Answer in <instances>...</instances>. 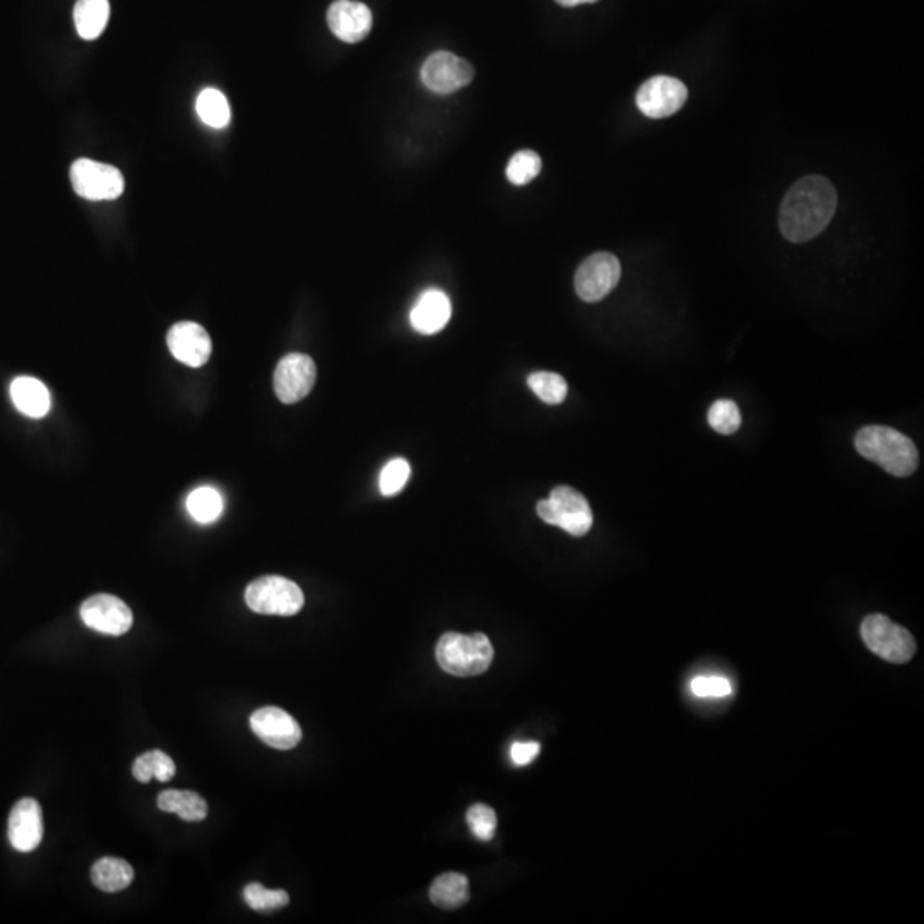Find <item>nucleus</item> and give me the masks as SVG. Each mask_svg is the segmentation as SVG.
I'll list each match as a JSON object with an SVG mask.
<instances>
[{"mask_svg":"<svg viewBox=\"0 0 924 924\" xmlns=\"http://www.w3.org/2000/svg\"><path fill=\"white\" fill-rule=\"evenodd\" d=\"M175 772H177L175 762L160 750L143 753L132 765V776L144 784L151 781L153 777L160 782H168L175 776Z\"/></svg>","mask_w":924,"mask_h":924,"instance_id":"393cba45","label":"nucleus"},{"mask_svg":"<svg viewBox=\"0 0 924 924\" xmlns=\"http://www.w3.org/2000/svg\"><path fill=\"white\" fill-rule=\"evenodd\" d=\"M541 158L531 149H524L514 154L507 165V178L510 184L526 185L538 177L541 172Z\"/></svg>","mask_w":924,"mask_h":924,"instance_id":"bb28decb","label":"nucleus"},{"mask_svg":"<svg viewBox=\"0 0 924 924\" xmlns=\"http://www.w3.org/2000/svg\"><path fill=\"white\" fill-rule=\"evenodd\" d=\"M538 516L572 536H584L593 528V510L586 497L570 486H557L548 500L538 502Z\"/></svg>","mask_w":924,"mask_h":924,"instance_id":"20e7f679","label":"nucleus"},{"mask_svg":"<svg viewBox=\"0 0 924 924\" xmlns=\"http://www.w3.org/2000/svg\"><path fill=\"white\" fill-rule=\"evenodd\" d=\"M690 688L700 699H723L731 693V683L724 676H697Z\"/></svg>","mask_w":924,"mask_h":924,"instance_id":"2f4dec72","label":"nucleus"},{"mask_svg":"<svg viewBox=\"0 0 924 924\" xmlns=\"http://www.w3.org/2000/svg\"><path fill=\"white\" fill-rule=\"evenodd\" d=\"M836 209V187L825 177L808 175L798 180L784 197L779 228L789 242H808L829 226Z\"/></svg>","mask_w":924,"mask_h":924,"instance_id":"f257e3e1","label":"nucleus"},{"mask_svg":"<svg viewBox=\"0 0 924 924\" xmlns=\"http://www.w3.org/2000/svg\"><path fill=\"white\" fill-rule=\"evenodd\" d=\"M7 836L11 846L19 853H31L40 846L43 839L42 806L33 798L19 800L11 815Z\"/></svg>","mask_w":924,"mask_h":924,"instance_id":"2eb2a0df","label":"nucleus"},{"mask_svg":"<svg viewBox=\"0 0 924 924\" xmlns=\"http://www.w3.org/2000/svg\"><path fill=\"white\" fill-rule=\"evenodd\" d=\"M250 728L266 745L276 750H291L302 740V729L295 717L278 707H262L250 716Z\"/></svg>","mask_w":924,"mask_h":924,"instance_id":"ddd939ff","label":"nucleus"},{"mask_svg":"<svg viewBox=\"0 0 924 924\" xmlns=\"http://www.w3.org/2000/svg\"><path fill=\"white\" fill-rule=\"evenodd\" d=\"M687 98V86L680 79L654 76L640 86L635 101L640 112L649 119H666L680 112Z\"/></svg>","mask_w":924,"mask_h":924,"instance_id":"1a4fd4ad","label":"nucleus"},{"mask_svg":"<svg viewBox=\"0 0 924 924\" xmlns=\"http://www.w3.org/2000/svg\"><path fill=\"white\" fill-rule=\"evenodd\" d=\"M223 509H225V502H223L221 493L211 486L197 488L187 497V510L190 516L201 524L218 521L223 514Z\"/></svg>","mask_w":924,"mask_h":924,"instance_id":"b1692460","label":"nucleus"},{"mask_svg":"<svg viewBox=\"0 0 924 924\" xmlns=\"http://www.w3.org/2000/svg\"><path fill=\"white\" fill-rule=\"evenodd\" d=\"M166 343L178 362L187 367L199 368L206 365L213 353V343L208 331L196 322H178L168 331Z\"/></svg>","mask_w":924,"mask_h":924,"instance_id":"4468645a","label":"nucleus"},{"mask_svg":"<svg viewBox=\"0 0 924 924\" xmlns=\"http://www.w3.org/2000/svg\"><path fill=\"white\" fill-rule=\"evenodd\" d=\"M245 603L259 615L293 616L305 603L302 589L285 577L264 575L245 591Z\"/></svg>","mask_w":924,"mask_h":924,"instance_id":"39448f33","label":"nucleus"},{"mask_svg":"<svg viewBox=\"0 0 924 924\" xmlns=\"http://www.w3.org/2000/svg\"><path fill=\"white\" fill-rule=\"evenodd\" d=\"M108 19V0H77L74 6V24L83 40H96L107 28Z\"/></svg>","mask_w":924,"mask_h":924,"instance_id":"aec40b11","label":"nucleus"},{"mask_svg":"<svg viewBox=\"0 0 924 924\" xmlns=\"http://www.w3.org/2000/svg\"><path fill=\"white\" fill-rule=\"evenodd\" d=\"M317 379V367L310 356L303 353H290L281 362L274 372V392L279 401L285 404H295L302 401L312 391Z\"/></svg>","mask_w":924,"mask_h":924,"instance_id":"9b49d317","label":"nucleus"},{"mask_svg":"<svg viewBox=\"0 0 924 924\" xmlns=\"http://www.w3.org/2000/svg\"><path fill=\"white\" fill-rule=\"evenodd\" d=\"M430 899L442 909H457L469 901V880L461 873H444L432 883Z\"/></svg>","mask_w":924,"mask_h":924,"instance_id":"4be33fe9","label":"nucleus"},{"mask_svg":"<svg viewBox=\"0 0 924 924\" xmlns=\"http://www.w3.org/2000/svg\"><path fill=\"white\" fill-rule=\"evenodd\" d=\"M91 880L103 892H120L134 880V868L120 858H101L91 868Z\"/></svg>","mask_w":924,"mask_h":924,"instance_id":"412c9836","label":"nucleus"},{"mask_svg":"<svg viewBox=\"0 0 924 924\" xmlns=\"http://www.w3.org/2000/svg\"><path fill=\"white\" fill-rule=\"evenodd\" d=\"M539 743L536 741H526V743H514L510 748V759L516 765H528L533 762L539 755Z\"/></svg>","mask_w":924,"mask_h":924,"instance_id":"473e14b6","label":"nucleus"},{"mask_svg":"<svg viewBox=\"0 0 924 924\" xmlns=\"http://www.w3.org/2000/svg\"><path fill=\"white\" fill-rule=\"evenodd\" d=\"M452 317V305L444 291L437 288L423 291L409 314L416 332L432 336L442 331Z\"/></svg>","mask_w":924,"mask_h":924,"instance_id":"f3484780","label":"nucleus"},{"mask_svg":"<svg viewBox=\"0 0 924 924\" xmlns=\"http://www.w3.org/2000/svg\"><path fill=\"white\" fill-rule=\"evenodd\" d=\"M421 81L437 95H451L468 86L474 77V69L468 60L451 52H435L421 67Z\"/></svg>","mask_w":924,"mask_h":924,"instance_id":"9d476101","label":"nucleus"},{"mask_svg":"<svg viewBox=\"0 0 924 924\" xmlns=\"http://www.w3.org/2000/svg\"><path fill=\"white\" fill-rule=\"evenodd\" d=\"M622 276V266L610 252L589 255L575 273L577 295L587 303L599 302L615 290Z\"/></svg>","mask_w":924,"mask_h":924,"instance_id":"6e6552de","label":"nucleus"},{"mask_svg":"<svg viewBox=\"0 0 924 924\" xmlns=\"http://www.w3.org/2000/svg\"><path fill=\"white\" fill-rule=\"evenodd\" d=\"M372 11L356 0H336L327 11V24L344 43H358L372 30Z\"/></svg>","mask_w":924,"mask_h":924,"instance_id":"dca6fc26","label":"nucleus"},{"mask_svg":"<svg viewBox=\"0 0 924 924\" xmlns=\"http://www.w3.org/2000/svg\"><path fill=\"white\" fill-rule=\"evenodd\" d=\"M528 385L543 403L551 406L562 404L569 392V385L562 375L553 372H534L528 377Z\"/></svg>","mask_w":924,"mask_h":924,"instance_id":"a878e982","label":"nucleus"},{"mask_svg":"<svg viewBox=\"0 0 924 924\" xmlns=\"http://www.w3.org/2000/svg\"><path fill=\"white\" fill-rule=\"evenodd\" d=\"M712 430L721 435H733L741 427L740 408L731 399H719L709 408L707 415Z\"/></svg>","mask_w":924,"mask_h":924,"instance_id":"cd10ccee","label":"nucleus"},{"mask_svg":"<svg viewBox=\"0 0 924 924\" xmlns=\"http://www.w3.org/2000/svg\"><path fill=\"white\" fill-rule=\"evenodd\" d=\"M196 110L199 119L213 129H225L230 124V103L220 89H202L197 96Z\"/></svg>","mask_w":924,"mask_h":924,"instance_id":"5701e85b","label":"nucleus"},{"mask_svg":"<svg viewBox=\"0 0 924 924\" xmlns=\"http://www.w3.org/2000/svg\"><path fill=\"white\" fill-rule=\"evenodd\" d=\"M84 625L105 635H124L131 630L134 616L122 599L112 594H96L81 606Z\"/></svg>","mask_w":924,"mask_h":924,"instance_id":"f8f14e48","label":"nucleus"},{"mask_svg":"<svg viewBox=\"0 0 924 924\" xmlns=\"http://www.w3.org/2000/svg\"><path fill=\"white\" fill-rule=\"evenodd\" d=\"M555 2L562 7H577L582 6V4H594L598 0H555Z\"/></svg>","mask_w":924,"mask_h":924,"instance_id":"72a5a7b5","label":"nucleus"},{"mask_svg":"<svg viewBox=\"0 0 924 924\" xmlns=\"http://www.w3.org/2000/svg\"><path fill=\"white\" fill-rule=\"evenodd\" d=\"M243 899L254 911H276L288 906L290 895L285 890H267L261 883H249L243 889Z\"/></svg>","mask_w":924,"mask_h":924,"instance_id":"c85d7f7f","label":"nucleus"},{"mask_svg":"<svg viewBox=\"0 0 924 924\" xmlns=\"http://www.w3.org/2000/svg\"><path fill=\"white\" fill-rule=\"evenodd\" d=\"M11 399L23 415L43 418L50 411V392L43 382L33 377H18L12 380Z\"/></svg>","mask_w":924,"mask_h":924,"instance_id":"a211bd4d","label":"nucleus"},{"mask_svg":"<svg viewBox=\"0 0 924 924\" xmlns=\"http://www.w3.org/2000/svg\"><path fill=\"white\" fill-rule=\"evenodd\" d=\"M72 189L88 201H113L124 194L125 180L119 168L81 158L71 166Z\"/></svg>","mask_w":924,"mask_h":924,"instance_id":"0eeeda50","label":"nucleus"},{"mask_svg":"<svg viewBox=\"0 0 924 924\" xmlns=\"http://www.w3.org/2000/svg\"><path fill=\"white\" fill-rule=\"evenodd\" d=\"M411 466L406 459H392L380 471L379 488L384 497H392L403 490L408 483Z\"/></svg>","mask_w":924,"mask_h":924,"instance_id":"c756f323","label":"nucleus"},{"mask_svg":"<svg viewBox=\"0 0 924 924\" xmlns=\"http://www.w3.org/2000/svg\"><path fill=\"white\" fill-rule=\"evenodd\" d=\"M861 456L877 462L887 473L906 478L918 469L919 454L913 440L894 428L870 425L861 428L854 439Z\"/></svg>","mask_w":924,"mask_h":924,"instance_id":"f03ea898","label":"nucleus"},{"mask_svg":"<svg viewBox=\"0 0 924 924\" xmlns=\"http://www.w3.org/2000/svg\"><path fill=\"white\" fill-rule=\"evenodd\" d=\"M435 652L440 668L454 676L481 675L493 661L492 642L485 634L449 632L440 637Z\"/></svg>","mask_w":924,"mask_h":924,"instance_id":"7ed1b4c3","label":"nucleus"},{"mask_svg":"<svg viewBox=\"0 0 924 924\" xmlns=\"http://www.w3.org/2000/svg\"><path fill=\"white\" fill-rule=\"evenodd\" d=\"M158 808L161 812L177 813L185 822H202L208 817V803L192 791L168 789L158 796Z\"/></svg>","mask_w":924,"mask_h":924,"instance_id":"6ab92c4d","label":"nucleus"},{"mask_svg":"<svg viewBox=\"0 0 924 924\" xmlns=\"http://www.w3.org/2000/svg\"><path fill=\"white\" fill-rule=\"evenodd\" d=\"M861 639L878 658L889 663L904 664L916 652V642L906 628L880 613L866 616L861 623Z\"/></svg>","mask_w":924,"mask_h":924,"instance_id":"423d86ee","label":"nucleus"},{"mask_svg":"<svg viewBox=\"0 0 924 924\" xmlns=\"http://www.w3.org/2000/svg\"><path fill=\"white\" fill-rule=\"evenodd\" d=\"M469 829L480 841H492L497 829V813L486 805H473L466 815Z\"/></svg>","mask_w":924,"mask_h":924,"instance_id":"7c9ffc66","label":"nucleus"}]
</instances>
